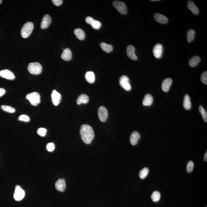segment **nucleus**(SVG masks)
Masks as SVG:
<instances>
[{"label": "nucleus", "instance_id": "nucleus-30", "mask_svg": "<svg viewBox=\"0 0 207 207\" xmlns=\"http://www.w3.org/2000/svg\"><path fill=\"white\" fill-rule=\"evenodd\" d=\"M199 111L202 115V119L204 121L205 123H206L207 122V113L206 111L204 109L203 107L200 105L199 107Z\"/></svg>", "mask_w": 207, "mask_h": 207}, {"label": "nucleus", "instance_id": "nucleus-3", "mask_svg": "<svg viewBox=\"0 0 207 207\" xmlns=\"http://www.w3.org/2000/svg\"><path fill=\"white\" fill-rule=\"evenodd\" d=\"M42 69V66L38 62H31L28 66V71L32 75H39L41 73Z\"/></svg>", "mask_w": 207, "mask_h": 207}, {"label": "nucleus", "instance_id": "nucleus-19", "mask_svg": "<svg viewBox=\"0 0 207 207\" xmlns=\"http://www.w3.org/2000/svg\"><path fill=\"white\" fill-rule=\"evenodd\" d=\"M187 7L194 15H198L199 13V10L198 7L193 1H188L187 3Z\"/></svg>", "mask_w": 207, "mask_h": 207}, {"label": "nucleus", "instance_id": "nucleus-27", "mask_svg": "<svg viewBox=\"0 0 207 207\" xmlns=\"http://www.w3.org/2000/svg\"><path fill=\"white\" fill-rule=\"evenodd\" d=\"M195 35V32L193 29H190L187 32V42L191 43L194 40Z\"/></svg>", "mask_w": 207, "mask_h": 207}, {"label": "nucleus", "instance_id": "nucleus-43", "mask_svg": "<svg viewBox=\"0 0 207 207\" xmlns=\"http://www.w3.org/2000/svg\"><path fill=\"white\" fill-rule=\"evenodd\" d=\"M2 0H0V4H1V3H2Z\"/></svg>", "mask_w": 207, "mask_h": 207}, {"label": "nucleus", "instance_id": "nucleus-20", "mask_svg": "<svg viewBox=\"0 0 207 207\" xmlns=\"http://www.w3.org/2000/svg\"><path fill=\"white\" fill-rule=\"evenodd\" d=\"M154 99L151 94H146L143 101V105L144 106H151L153 102Z\"/></svg>", "mask_w": 207, "mask_h": 207}, {"label": "nucleus", "instance_id": "nucleus-18", "mask_svg": "<svg viewBox=\"0 0 207 207\" xmlns=\"http://www.w3.org/2000/svg\"><path fill=\"white\" fill-rule=\"evenodd\" d=\"M72 57L71 50L68 48H66L62 52L61 57L62 59L65 61H68L72 59Z\"/></svg>", "mask_w": 207, "mask_h": 207}, {"label": "nucleus", "instance_id": "nucleus-2", "mask_svg": "<svg viewBox=\"0 0 207 207\" xmlns=\"http://www.w3.org/2000/svg\"><path fill=\"white\" fill-rule=\"evenodd\" d=\"M34 27V24L31 22H28L25 23L21 30L22 37L24 38L29 37L31 34Z\"/></svg>", "mask_w": 207, "mask_h": 207}, {"label": "nucleus", "instance_id": "nucleus-32", "mask_svg": "<svg viewBox=\"0 0 207 207\" xmlns=\"http://www.w3.org/2000/svg\"><path fill=\"white\" fill-rule=\"evenodd\" d=\"M90 25H91V27L93 29H96V30L99 29L101 26V23L98 20H94V19Z\"/></svg>", "mask_w": 207, "mask_h": 207}, {"label": "nucleus", "instance_id": "nucleus-35", "mask_svg": "<svg viewBox=\"0 0 207 207\" xmlns=\"http://www.w3.org/2000/svg\"><path fill=\"white\" fill-rule=\"evenodd\" d=\"M18 120L22 121L28 122L30 121V119L29 117L26 115H21L18 117Z\"/></svg>", "mask_w": 207, "mask_h": 207}, {"label": "nucleus", "instance_id": "nucleus-38", "mask_svg": "<svg viewBox=\"0 0 207 207\" xmlns=\"http://www.w3.org/2000/svg\"><path fill=\"white\" fill-rule=\"evenodd\" d=\"M52 2L56 6H59L62 5V0H52Z\"/></svg>", "mask_w": 207, "mask_h": 207}, {"label": "nucleus", "instance_id": "nucleus-22", "mask_svg": "<svg viewBox=\"0 0 207 207\" xmlns=\"http://www.w3.org/2000/svg\"><path fill=\"white\" fill-rule=\"evenodd\" d=\"M85 78L87 82L90 84H93L95 80V75L92 72H87L86 73Z\"/></svg>", "mask_w": 207, "mask_h": 207}, {"label": "nucleus", "instance_id": "nucleus-41", "mask_svg": "<svg viewBox=\"0 0 207 207\" xmlns=\"http://www.w3.org/2000/svg\"><path fill=\"white\" fill-rule=\"evenodd\" d=\"M204 160L207 162V152L206 151V153L205 154V156H204Z\"/></svg>", "mask_w": 207, "mask_h": 207}, {"label": "nucleus", "instance_id": "nucleus-33", "mask_svg": "<svg viewBox=\"0 0 207 207\" xmlns=\"http://www.w3.org/2000/svg\"><path fill=\"white\" fill-rule=\"evenodd\" d=\"M47 130L44 128H40L37 130V133L41 137H44L47 134Z\"/></svg>", "mask_w": 207, "mask_h": 207}, {"label": "nucleus", "instance_id": "nucleus-44", "mask_svg": "<svg viewBox=\"0 0 207 207\" xmlns=\"http://www.w3.org/2000/svg\"></svg>", "mask_w": 207, "mask_h": 207}, {"label": "nucleus", "instance_id": "nucleus-13", "mask_svg": "<svg viewBox=\"0 0 207 207\" xmlns=\"http://www.w3.org/2000/svg\"><path fill=\"white\" fill-rule=\"evenodd\" d=\"M51 22V17L49 15L46 14L43 18L41 23V28L43 29L48 28Z\"/></svg>", "mask_w": 207, "mask_h": 207}, {"label": "nucleus", "instance_id": "nucleus-24", "mask_svg": "<svg viewBox=\"0 0 207 207\" xmlns=\"http://www.w3.org/2000/svg\"><path fill=\"white\" fill-rule=\"evenodd\" d=\"M201 59L199 56H195L191 58L189 62V64L192 67H196L200 62Z\"/></svg>", "mask_w": 207, "mask_h": 207}, {"label": "nucleus", "instance_id": "nucleus-4", "mask_svg": "<svg viewBox=\"0 0 207 207\" xmlns=\"http://www.w3.org/2000/svg\"><path fill=\"white\" fill-rule=\"evenodd\" d=\"M26 98L33 106H37L40 102V95L36 92L27 94Z\"/></svg>", "mask_w": 207, "mask_h": 207}, {"label": "nucleus", "instance_id": "nucleus-15", "mask_svg": "<svg viewBox=\"0 0 207 207\" xmlns=\"http://www.w3.org/2000/svg\"><path fill=\"white\" fill-rule=\"evenodd\" d=\"M172 80L171 78H168L165 79L162 83V88L163 91L165 92H168L172 85Z\"/></svg>", "mask_w": 207, "mask_h": 207}, {"label": "nucleus", "instance_id": "nucleus-28", "mask_svg": "<svg viewBox=\"0 0 207 207\" xmlns=\"http://www.w3.org/2000/svg\"><path fill=\"white\" fill-rule=\"evenodd\" d=\"M161 194L158 191H155L153 193L151 196V199L154 202H158L160 199Z\"/></svg>", "mask_w": 207, "mask_h": 207}, {"label": "nucleus", "instance_id": "nucleus-31", "mask_svg": "<svg viewBox=\"0 0 207 207\" xmlns=\"http://www.w3.org/2000/svg\"><path fill=\"white\" fill-rule=\"evenodd\" d=\"M1 108L4 111L8 113H13L16 111V109L8 105H2L1 106Z\"/></svg>", "mask_w": 207, "mask_h": 207}, {"label": "nucleus", "instance_id": "nucleus-16", "mask_svg": "<svg viewBox=\"0 0 207 207\" xmlns=\"http://www.w3.org/2000/svg\"><path fill=\"white\" fill-rule=\"evenodd\" d=\"M154 18L156 21L161 24H166L168 22V19L166 16L159 13H155Z\"/></svg>", "mask_w": 207, "mask_h": 207}, {"label": "nucleus", "instance_id": "nucleus-39", "mask_svg": "<svg viewBox=\"0 0 207 207\" xmlns=\"http://www.w3.org/2000/svg\"><path fill=\"white\" fill-rule=\"evenodd\" d=\"M94 19L91 17H87L86 19V22L88 24H91L92 22Z\"/></svg>", "mask_w": 207, "mask_h": 207}, {"label": "nucleus", "instance_id": "nucleus-7", "mask_svg": "<svg viewBox=\"0 0 207 207\" xmlns=\"http://www.w3.org/2000/svg\"><path fill=\"white\" fill-rule=\"evenodd\" d=\"M119 84L121 87L126 91H129L131 89V86L129 83V80L127 76L123 75L120 78Z\"/></svg>", "mask_w": 207, "mask_h": 207}, {"label": "nucleus", "instance_id": "nucleus-10", "mask_svg": "<svg viewBox=\"0 0 207 207\" xmlns=\"http://www.w3.org/2000/svg\"><path fill=\"white\" fill-rule=\"evenodd\" d=\"M51 98L53 105L55 106H57L61 102L62 96L56 90H53L51 94Z\"/></svg>", "mask_w": 207, "mask_h": 207}, {"label": "nucleus", "instance_id": "nucleus-11", "mask_svg": "<svg viewBox=\"0 0 207 207\" xmlns=\"http://www.w3.org/2000/svg\"><path fill=\"white\" fill-rule=\"evenodd\" d=\"M163 48L161 44H157L153 48V53L155 58H160L162 56Z\"/></svg>", "mask_w": 207, "mask_h": 207}, {"label": "nucleus", "instance_id": "nucleus-40", "mask_svg": "<svg viewBox=\"0 0 207 207\" xmlns=\"http://www.w3.org/2000/svg\"><path fill=\"white\" fill-rule=\"evenodd\" d=\"M5 90L3 88H0V97L5 95Z\"/></svg>", "mask_w": 207, "mask_h": 207}, {"label": "nucleus", "instance_id": "nucleus-9", "mask_svg": "<svg viewBox=\"0 0 207 207\" xmlns=\"http://www.w3.org/2000/svg\"><path fill=\"white\" fill-rule=\"evenodd\" d=\"M0 76L2 78L9 80H13L15 78V76L13 72L7 69L0 71Z\"/></svg>", "mask_w": 207, "mask_h": 207}, {"label": "nucleus", "instance_id": "nucleus-8", "mask_svg": "<svg viewBox=\"0 0 207 207\" xmlns=\"http://www.w3.org/2000/svg\"><path fill=\"white\" fill-rule=\"evenodd\" d=\"M99 117L100 120L102 122H105L107 120L108 117V111L105 107L101 106L98 111Z\"/></svg>", "mask_w": 207, "mask_h": 207}, {"label": "nucleus", "instance_id": "nucleus-26", "mask_svg": "<svg viewBox=\"0 0 207 207\" xmlns=\"http://www.w3.org/2000/svg\"><path fill=\"white\" fill-rule=\"evenodd\" d=\"M100 46L103 50L107 53H109L113 50V47L111 45L107 44L105 43H101Z\"/></svg>", "mask_w": 207, "mask_h": 207}, {"label": "nucleus", "instance_id": "nucleus-36", "mask_svg": "<svg viewBox=\"0 0 207 207\" xmlns=\"http://www.w3.org/2000/svg\"><path fill=\"white\" fill-rule=\"evenodd\" d=\"M46 148L47 151L49 152H52L55 149V144L53 143H49L47 144Z\"/></svg>", "mask_w": 207, "mask_h": 207}, {"label": "nucleus", "instance_id": "nucleus-1", "mask_svg": "<svg viewBox=\"0 0 207 207\" xmlns=\"http://www.w3.org/2000/svg\"><path fill=\"white\" fill-rule=\"evenodd\" d=\"M80 133L82 140L87 144L91 143L95 136L92 127L87 124L83 125L81 126Z\"/></svg>", "mask_w": 207, "mask_h": 207}, {"label": "nucleus", "instance_id": "nucleus-37", "mask_svg": "<svg viewBox=\"0 0 207 207\" xmlns=\"http://www.w3.org/2000/svg\"><path fill=\"white\" fill-rule=\"evenodd\" d=\"M201 82L204 84H207V72H204L201 75Z\"/></svg>", "mask_w": 207, "mask_h": 207}, {"label": "nucleus", "instance_id": "nucleus-21", "mask_svg": "<svg viewBox=\"0 0 207 207\" xmlns=\"http://www.w3.org/2000/svg\"><path fill=\"white\" fill-rule=\"evenodd\" d=\"M89 101V98L85 94H82L78 98L76 102L78 105H80L82 104H87Z\"/></svg>", "mask_w": 207, "mask_h": 207}, {"label": "nucleus", "instance_id": "nucleus-12", "mask_svg": "<svg viewBox=\"0 0 207 207\" xmlns=\"http://www.w3.org/2000/svg\"><path fill=\"white\" fill-rule=\"evenodd\" d=\"M135 48L133 45H129L127 47V53L128 57L133 60H136L137 57L135 53Z\"/></svg>", "mask_w": 207, "mask_h": 207}, {"label": "nucleus", "instance_id": "nucleus-6", "mask_svg": "<svg viewBox=\"0 0 207 207\" xmlns=\"http://www.w3.org/2000/svg\"><path fill=\"white\" fill-rule=\"evenodd\" d=\"M115 8L120 14L125 15L127 13V8L126 4L122 1H115L113 2Z\"/></svg>", "mask_w": 207, "mask_h": 207}, {"label": "nucleus", "instance_id": "nucleus-34", "mask_svg": "<svg viewBox=\"0 0 207 207\" xmlns=\"http://www.w3.org/2000/svg\"><path fill=\"white\" fill-rule=\"evenodd\" d=\"M194 168V163L192 161H190L187 164V172L190 173L192 171Z\"/></svg>", "mask_w": 207, "mask_h": 207}, {"label": "nucleus", "instance_id": "nucleus-29", "mask_svg": "<svg viewBox=\"0 0 207 207\" xmlns=\"http://www.w3.org/2000/svg\"><path fill=\"white\" fill-rule=\"evenodd\" d=\"M148 172H149V169L148 168L146 167L143 168L139 172V175L140 178L142 179L145 178L148 175Z\"/></svg>", "mask_w": 207, "mask_h": 207}, {"label": "nucleus", "instance_id": "nucleus-5", "mask_svg": "<svg viewBox=\"0 0 207 207\" xmlns=\"http://www.w3.org/2000/svg\"><path fill=\"white\" fill-rule=\"evenodd\" d=\"M25 196V192L24 190L20 186H16L14 194V198L15 200L17 201H21L24 198Z\"/></svg>", "mask_w": 207, "mask_h": 207}, {"label": "nucleus", "instance_id": "nucleus-17", "mask_svg": "<svg viewBox=\"0 0 207 207\" xmlns=\"http://www.w3.org/2000/svg\"><path fill=\"white\" fill-rule=\"evenodd\" d=\"M140 138V135L137 131L133 132L132 133L130 137V143L132 145H135L138 143L139 140Z\"/></svg>", "mask_w": 207, "mask_h": 207}, {"label": "nucleus", "instance_id": "nucleus-23", "mask_svg": "<svg viewBox=\"0 0 207 207\" xmlns=\"http://www.w3.org/2000/svg\"><path fill=\"white\" fill-rule=\"evenodd\" d=\"M183 107L187 110H189L191 109V104L190 96L187 94L185 96L183 101Z\"/></svg>", "mask_w": 207, "mask_h": 207}, {"label": "nucleus", "instance_id": "nucleus-25", "mask_svg": "<svg viewBox=\"0 0 207 207\" xmlns=\"http://www.w3.org/2000/svg\"><path fill=\"white\" fill-rule=\"evenodd\" d=\"M74 34L79 40H83L85 38V34L82 29L80 28L75 29Z\"/></svg>", "mask_w": 207, "mask_h": 207}, {"label": "nucleus", "instance_id": "nucleus-42", "mask_svg": "<svg viewBox=\"0 0 207 207\" xmlns=\"http://www.w3.org/2000/svg\"><path fill=\"white\" fill-rule=\"evenodd\" d=\"M151 1H154H154H159V0H151Z\"/></svg>", "mask_w": 207, "mask_h": 207}, {"label": "nucleus", "instance_id": "nucleus-14", "mask_svg": "<svg viewBox=\"0 0 207 207\" xmlns=\"http://www.w3.org/2000/svg\"><path fill=\"white\" fill-rule=\"evenodd\" d=\"M55 188L58 191L60 192L65 191L66 189V185L65 180L64 179H59L55 183Z\"/></svg>", "mask_w": 207, "mask_h": 207}]
</instances>
